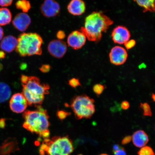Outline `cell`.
Here are the masks:
<instances>
[{
  "label": "cell",
  "instance_id": "32",
  "mask_svg": "<svg viewBox=\"0 0 155 155\" xmlns=\"http://www.w3.org/2000/svg\"><path fill=\"white\" fill-rule=\"evenodd\" d=\"M114 155H127L125 149L123 147H122L120 150L114 152Z\"/></svg>",
  "mask_w": 155,
  "mask_h": 155
},
{
  "label": "cell",
  "instance_id": "28",
  "mask_svg": "<svg viewBox=\"0 0 155 155\" xmlns=\"http://www.w3.org/2000/svg\"><path fill=\"white\" fill-rule=\"evenodd\" d=\"M51 68V67L50 65L44 64L42 65L40 67L39 69L43 73H47L49 72Z\"/></svg>",
  "mask_w": 155,
  "mask_h": 155
},
{
  "label": "cell",
  "instance_id": "4",
  "mask_svg": "<svg viewBox=\"0 0 155 155\" xmlns=\"http://www.w3.org/2000/svg\"><path fill=\"white\" fill-rule=\"evenodd\" d=\"M74 150L73 141L68 136L44 139L40 147V155H70Z\"/></svg>",
  "mask_w": 155,
  "mask_h": 155
},
{
  "label": "cell",
  "instance_id": "36",
  "mask_svg": "<svg viewBox=\"0 0 155 155\" xmlns=\"http://www.w3.org/2000/svg\"><path fill=\"white\" fill-rule=\"evenodd\" d=\"M4 35V32L3 29L0 26V40L2 39Z\"/></svg>",
  "mask_w": 155,
  "mask_h": 155
},
{
  "label": "cell",
  "instance_id": "21",
  "mask_svg": "<svg viewBox=\"0 0 155 155\" xmlns=\"http://www.w3.org/2000/svg\"><path fill=\"white\" fill-rule=\"evenodd\" d=\"M17 9L21 10L24 13L28 12L31 8V5L28 0H18L15 4Z\"/></svg>",
  "mask_w": 155,
  "mask_h": 155
},
{
  "label": "cell",
  "instance_id": "22",
  "mask_svg": "<svg viewBox=\"0 0 155 155\" xmlns=\"http://www.w3.org/2000/svg\"><path fill=\"white\" fill-rule=\"evenodd\" d=\"M140 107L143 110V115L146 116H152V113L151 111L150 107L147 103H141Z\"/></svg>",
  "mask_w": 155,
  "mask_h": 155
},
{
  "label": "cell",
  "instance_id": "33",
  "mask_svg": "<svg viewBox=\"0 0 155 155\" xmlns=\"http://www.w3.org/2000/svg\"><path fill=\"white\" fill-rule=\"evenodd\" d=\"M121 107L122 109L124 110L129 109L130 107L129 102L127 101H124L122 102L121 104Z\"/></svg>",
  "mask_w": 155,
  "mask_h": 155
},
{
  "label": "cell",
  "instance_id": "1",
  "mask_svg": "<svg viewBox=\"0 0 155 155\" xmlns=\"http://www.w3.org/2000/svg\"><path fill=\"white\" fill-rule=\"evenodd\" d=\"M36 107V109L34 111L27 110L24 112L23 117L25 121L23 127L44 139L49 138L50 123L47 111L41 105Z\"/></svg>",
  "mask_w": 155,
  "mask_h": 155
},
{
  "label": "cell",
  "instance_id": "20",
  "mask_svg": "<svg viewBox=\"0 0 155 155\" xmlns=\"http://www.w3.org/2000/svg\"><path fill=\"white\" fill-rule=\"evenodd\" d=\"M11 92V89L8 85L4 83H0V103L8 100Z\"/></svg>",
  "mask_w": 155,
  "mask_h": 155
},
{
  "label": "cell",
  "instance_id": "23",
  "mask_svg": "<svg viewBox=\"0 0 155 155\" xmlns=\"http://www.w3.org/2000/svg\"><path fill=\"white\" fill-rule=\"evenodd\" d=\"M137 154L138 155H155L153 149L149 146L143 147L137 152Z\"/></svg>",
  "mask_w": 155,
  "mask_h": 155
},
{
  "label": "cell",
  "instance_id": "3",
  "mask_svg": "<svg viewBox=\"0 0 155 155\" xmlns=\"http://www.w3.org/2000/svg\"><path fill=\"white\" fill-rule=\"evenodd\" d=\"M21 81L23 87L22 94L30 106L41 105L45 95L49 94L50 86L42 83L38 77L21 75Z\"/></svg>",
  "mask_w": 155,
  "mask_h": 155
},
{
  "label": "cell",
  "instance_id": "17",
  "mask_svg": "<svg viewBox=\"0 0 155 155\" xmlns=\"http://www.w3.org/2000/svg\"><path fill=\"white\" fill-rule=\"evenodd\" d=\"M132 140L133 144L138 148L144 147L149 141L148 135L142 130L135 131L132 136Z\"/></svg>",
  "mask_w": 155,
  "mask_h": 155
},
{
  "label": "cell",
  "instance_id": "18",
  "mask_svg": "<svg viewBox=\"0 0 155 155\" xmlns=\"http://www.w3.org/2000/svg\"><path fill=\"white\" fill-rule=\"evenodd\" d=\"M142 8L143 12H155V0H133Z\"/></svg>",
  "mask_w": 155,
  "mask_h": 155
},
{
  "label": "cell",
  "instance_id": "31",
  "mask_svg": "<svg viewBox=\"0 0 155 155\" xmlns=\"http://www.w3.org/2000/svg\"><path fill=\"white\" fill-rule=\"evenodd\" d=\"M65 34L63 31H59L57 34V37L58 40H62L65 38Z\"/></svg>",
  "mask_w": 155,
  "mask_h": 155
},
{
  "label": "cell",
  "instance_id": "15",
  "mask_svg": "<svg viewBox=\"0 0 155 155\" xmlns=\"http://www.w3.org/2000/svg\"><path fill=\"white\" fill-rule=\"evenodd\" d=\"M67 9L71 15L78 16L85 12L86 6L83 0H71L68 5Z\"/></svg>",
  "mask_w": 155,
  "mask_h": 155
},
{
  "label": "cell",
  "instance_id": "27",
  "mask_svg": "<svg viewBox=\"0 0 155 155\" xmlns=\"http://www.w3.org/2000/svg\"><path fill=\"white\" fill-rule=\"evenodd\" d=\"M136 41L134 40H129L124 44L125 47L127 50L131 49L134 47Z\"/></svg>",
  "mask_w": 155,
  "mask_h": 155
},
{
  "label": "cell",
  "instance_id": "8",
  "mask_svg": "<svg viewBox=\"0 0 155 155\" xmlns=\"http://www.w3.org/2000/svg\"><path fill=\"white\" fill-rule=\"evenodd\" d=\"M48 49L50 55L53 57L61 59L67 53V46L62 40H54L48 44Z\"/></svg>",
  "mask_w": 155,
  "mask_h": 155
},
{
  "label": "cell",
  "instance_id": "24",
  "mask_svg": "<svg viewBox=\"0 0 155 155\" xmlns=\"http://www.w3.org/2000/svg\"><path fill=\"white\" fill-rule=\"evenodd\" d=\"M104 86L101 84H97L93 87V90L97 97L99 96L102 94L104 90Z\"/></svg>",
  "mask_w": 155,
  "mask_h": 155
},
{
  "label": "cell",
  "instance_id": "35",
  "mask_svg": "<svg viewBox=\"0 0 155 155\" xmlns=\"http://www.w3.org/2000/svg\"><path fill=\"white\" fill-rule=\"evenodd\" d=\"M122 147L119 144H115L113 145V148H112V152L113 153L116 152L118 150H120L121 148Z\"/></svg>",
  "mask_w": 155,
  "mask_h": 155
},
{
  "label": "cell",
  "instance_id": "19",
  "mask_svg": "<svg viewBox=\"0 0 155 155\" xmlns=\"http://www.w3.org/2000/svg\"><path fill=\"white\" fill-rule=\"evenodd\" d=\"M12 14L10 10L6 8H0V26H4L11 22Z\"/></svg>",
  "mask_w": 155,
  "mask_h": 155
},
{
  "label": "cell",
  "instance_id": "11",
  "mask_svg": "<svg viewBox=\"0 0 155 155\" xmlns=\"http://www.w3.org/2000/svg\"><path fill=\"white\" fill-rule=\"evenodd\" d=\"M86 38V36L81 31H74L68 36L67 43L73 49L78 50L84 46Z\"/></svg>",
  "mask_w": 155,
  "mask_h": 155
},
{
  "label": "cell",
  "instance_id": "34",
  "mask_svg": "<svg viewBox=\"0 0 155 155\" xmlns=\"http://www.w3.org/2000/svg\"><path fill=\"white\" fill-rule=\"evenodd\" d=\"M5 125V119H0V128L1 129H4Z\"/></svg>",
  "mask_w": 155,
  "mask_h": 155
},
{
  "label": "cell",
  "instance_id": "6",
  "mask_svg": "<svg viewBox=\"0 0 155 155\" xmlns=\"http://www.w3.org/2000/svg\"><path fill=\"white\" fill-rule=\"evenodd\" d=\"M94 99L86 94L75 96L71 101V107L77 120L89 119L95 112Z\"/></svg>",
  "mask_w": 155,
  "mask_h": 155
},
{
  "label": "cell",
  "instance_id": "26",
  "mask_svg": "<svg viewBox=\"0 0 155 155\" xmlns=\"http://www.w3.org/2000/svg\"><path fill=\"white\" fill-rule=\"evenodd\" d=\"M69 84L70 86L73 88H76L78 87L81 86V84L78 79L73 78L69 81Z\"/></svg>",
  "mask_w": 155,
  "mask_h": 155
},
{
  "label": "cell",
  "instance_id": "10",
  "mask_svg": "<svg viewBox=\"0 0 155 155\" xmlns=\"http://www.w3.org/2000/svg\"><path fill=\"white\" fill-rule=\"evenodd\" d=\"M40 10L44 17L51 18L59 14L61 7L55 0H45L41 7Z\"/></svg>",
  "mask_w": 155,
  "mask_h": 155
},
{
  "label": "cell",
  "instance_id": "2",
  "mask_svg": "<svg viewBox=\"0 0 155 155\" xmlns=\"http://www.w3.org/2000/svg\"><path fill=\"white\" fill-rule=\"evenodd\" d=\"M113 23V21L102 12H94L86 17L84 26L81 28V31L89 41L97 42L101 40L103 33Z\"/></svg>",
  "mask_w": 155,
  "mask_h": 155
},
{
  "label": "cell",
  "instance_id": "38",
  "mask_svg": "<svg viewBox=\"0 0 155 155\" xmlns=\"http://www.w3.org/2000/svg\"><path fill=\"white\" fill-rule=\"evenodd\" d=\"M152 97L153 100V101L155 102V94H152Z\"/></svg>",
  "mask_w": 155,
  "mask_h": 155
},
{
  "label": "cell",
  "instance_id": "16",
  "mask_svg": "<svg viewBox=\"0 0 155 155\" xmlns=\"http://www.w3.org/2000/svg\"><path fill=\"white\" fill-rule=\"evenodd\" d=\"M18 44L17 39L12 35L7 36L3 38L0 42V48L8 53H10L15 49Z\"/></svg>",
  "mask_w": 155,
  "mask_h": 155
},
{
  "label": "cell",
  "instance_id": "14",
  "mask_svg": "<svg viewBox=\"0 0 155 155\" xmlns=\"http://www.w3.org/2000/svg\"><path fill=\"white\" fill-rule=\"evenodd\" d=\"M19 143L16 138L9 137L0 145V155H11L19 150Z\"/></svg>",
  "mask_w": 155,
  "mask_h": 155
},
{
  "label": "cell",
  "instance_id": "30",
  "mask_svg": "<svg viewBox=\"0 0 155 155\" xmlns=\"http://www.w3.org/2000/svg\"><path fill=\"white\" fill-rule=\"evenodd\" d=\"M132 140V137L131 136H127L124 137L121 141L122 145H126L128 144Z\"/></svg>",
  "mask_w": 155,
  "mask_h": 155
},
{
  "label": "cell",
  "instance_id": "5",
  "mask_svg": "<svg viewBox=\"0 0 155 155\" xmlns=\"http://www.w3.org/2000/svg\"><path fill=\"white\" fill-rule=\"evenodd\" d=\"M17 40L15 50L21 57L41 55L43 41L40 35L36 33H23Z\"/></svg>",
  "mask_w": 155,
  "mask_h": 155
},
{
  "label": "cell",
  "instance_id": "39",
  "mask_svg": "<svg viewBox=\"0 0 155 155\" xmlns=\"http://www.w3.org/2000/svg\"><path fill=\"white\" fill-rule=\"evenodd\" d=\"M100 155H109L107 154H100Z\"/></svg>",
  "mask_w": 155,
  "mask_h": 155
},
{
  "label": "cell",
  "instance_id": "25",
  "mask_svg": "<svg viewBox=\"0 0 155 155\" xmlns=\"http://www.w3.org/2000/svg\"><path fill=\"white\" fill-rule=\"evenodd\" d=\"M71 115L70 112L63 110H58L57 112V117L61 121L63 120Z\"/></svg>",
  "mask_w": 155,
  "mask_h": 155
},
{
  "label": "cell",
  "instance_id": "7",
  "mask_svg": "<svg viewBox=\"0 0 155 155\" xmlns=\"http://www.w3.org/2000/svg\"><path fill=\"white\" fill-rule=\"evenodd\" d=\"M28 105L26 98L22 93H16L12 96L9 102L11 111L19 114L24 112Z\"/></svg>",
  "mask_w": 155,
  "mask_h": 155
},
{
  "label": "cell",
  "instance_id": "12",
  "mask_svg": "<svg viewBox=\"0 0 155 155\" xmlns=\"http://www.w3.org/2000/svg\"><path fill=\"white\" fill-rule=\"evenodd\" d=\"M111 36L112 40L115 43L121 45L125 44L129 40L131 35L127 28L119 26L114 29Z\"/></svg>",
  "mask_w": 155,
  "mask_h": 155
},
{
  "label": "cell",
  "instance_id": "37",
  "mask_svg": "<svg viewBox=\"0 0 155 155\" xmlns=\"http://www.w3.org/2000/svg\"><path fill=\"white\" fill-rule=\"evenodd\" d=\"M5 52L3 51H0V59H3L5 58Z\"/></svg>",
  "mask_w": 155,
  "mask_h": 155
},
{
  "label": "cell",
  "instance_id": "29",
  "mask_svg": "<svg viewBox=\"0 0 155 155\" xmlns=\"http://www.w3.org/2000/svg\"><path fill=\"white\" fill-rule=\"evenodd\" d=\"M13 0H0V6L2 7H8L11 5Z\"/></svg>",
  "mask_w": 155,
  "mask_h": 155
},
{
  "label": "cell",
  "instance_id": "13",
  "mask_svg": "<svg viewBox=\"0 0 155 155\" xmlns=\"http://www.w3.org/2000/svg\"><path fill=\"white\" fill-rule=\"evenodd\" d=\"M31 20L26 13H20L17 14L13 19L12 24L14 28L21 32L26 31L30 26Z\"/></svg>",
  "mask_w": 155,
  "mask_h": 155
},
{
  "label": "cell",
  "instance_id": "9",
  "mask_svg": "<svg viewBox=\"0 0 155 155\" xmlns=\"http://www.w3.org/2000/svg\"><path fill=\"white\" fill-rule=\"evenodd\" d=\"M128 54L125 48L120 46L112 48L109 54L110 62L115 65L123 64L127 61Z\"/></svg>",
  "mask_w": 155,
  "mask_h": 155
}]
</instances>
